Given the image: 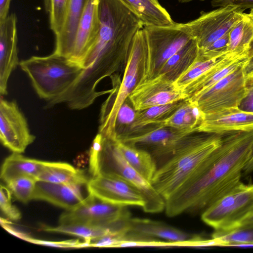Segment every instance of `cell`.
<instances>
[{"label":"cell","mask_w":253,"mask_h":253,"mask_svg":"<svg viewBox=\"0 0 253 253\" xmlns=\"http://www.w3.org/2000/svg\"><path fill=\"white\" fill-rule=\"evenodd\" d=\"M100 28L96 39L79 63L83 71L66 92L75 104L88 107L105 91L97 90L104 78L120 80L137 33L144 25L119 0H98Z\"/></svg>","instance_id":"cell-1"},{"label":"cell","mask_w":253,"mask_h":253,"mask_svg":"<svg viewBox=\"0 0 253 253\" xmlns=\"http://www.w3.org/2000/svg\"><path fill=\"white\" fill-rule=\"evenodd\" d=\"M253 158V129L223 132L219 157L195 182L165 200L166 215L202 212L241 181Z\"/></svg>","instance_id":"cell-2"},{"label":"cell","mask_w":253,"mask_h":253,"mask_svg":"<svg viewBox=\"0 0 253 253\" xmlns=\"http://www.w3.org/2000/svg\"><path fill=\"white\" fill-rule=\"evenodd\" d=\"M223 132H196L157 168L151 181L165 200L198 179L222 150Z\"/></svg>","instance_id":"cell-3"},{"label":"cell","mask_w":253,"mask_h":253,"mask_svg":"<svg viewBox=\"0 0 253 253\" xmlns=\"http://www.w3.org/2000/svg\"><path fill=\"white\" fill-rule=\"evenodd\" d=\"M89 171L93 176L118 175L138 189L143 195L145 212L156 213L165 211V200L147 180L125 160L114 140L98 133L89 152Z\"/></svg>","instance_id":"cell-4"},{"label":"cell","mask_w":253,"mask_h":253,"mask_svg":"<svg viewBox=\"0 0 253 253\" xmlns=\"http://www.w3.org/2000/svg\"><path fill=\"white\" fill-rule=\"evenodd\" d=\"M19 65L40 98L47 102L64 94L83 71L78 65L54 53L46 56H33L22 60Z\"/></svg>","instance_id":"cell-5"},{"label":"cell","mask_w":253,"mask_h":253,"mask_svg":"<svg viewBox=\"0 0 253 253\" xmlns=\"http://www.w3.org/2000/svg\"><path fill=\"white\" fill-rule=\"evenodd\" d=\"M146 46V36L143 28L135 35L120 84L113 86L110 96L101 107L98 133L105 138L117 139L115 126L117 114L139 82Z\"/></svg>","instance_id":"cell-6"},{"label":"cell","mask_w":253,"mask_h":253,"mask_svg":"<svg viewBox=\"0 0 253 253\" xmlns=\"http://www.w3.org/2000/svg\"><path fill=\"white\" fill-rule=\"evenodd\" d=\"M253 212V184L240 182L205 210L202 221L214 231L227 232L242 225Z\"/></svg>","instance_id":"cell-7"},{"label":"cell","mask_w":253,"mask_h":253,"mask_svg":"<svg viewBox=\"0 0 253 253\" xmlns=\"http://www.w3.org/2000/svg\"><path fill=\"white\" fill-rule=\"evenodd\" d=\"M146 40L139 83L158 76L166 62L192 39L176 27L144 26Z\"/></svg>","instance_id":"cell-8"},{"label":"cell","mask_w":253,"mask_h":253,"mask_svg":"<svg viewBox=\"0 0 253 253\" xmlns=\"http://www.w3.org/2000/svg\"><path fill=\"white\" fill-rule=\"evenodd\" d=\"M244 9L232 7H218L203 12L195 20L176 23V27L197 43L199 49L205 48L228 33L243 17Z\"/></svg>","instance_id":"cell-9"},{"label":"cell","mask_w":253,"mask_h":253,"mask_svg":"<svg viewBox=\"0 0 253 253\" xmlns=\"http://www.w3.org/2000/svg\"><path fill=\"white\" fill-rule=\"evenodd\" d=\"M245 64L208 89L189 99L195 101L205 115L238 107L247 94Z\"/></svg>","instance_id":"cell-10"},{"label":"cell","mask_w":253,"mask_h":253,"mask_svg":"<svg viewBox=\"0 0 253 253\" xmlns=\"http://www.w3.org/2000/svg\"><path fill=\"white\" fill-rule=\"evenodd\" d=\"M196 132L193 129L163 127L118 140L129 146L148 151L155 160L158 168L169 159L190 135Z\"/></svg>","instance_id":"cell-11"},{"label":"cell","mask_w":253,"mask_h":253,"mask_svg":"<svg viewBox=\"0 0 253 253\" xmlns=\"http://www.w3.org/2000/svg\"><path fill=\"white\" fill-rule=\"evenodd\" d=\"M130 216L126 206L109 203L88 194L78 207L62 214L59 223L104 226Z\"/></svg>","instance_id":"cell-12"},{"label":"cell","mask_w":253,"mask_h":253,"mask_svg":"<svg viewBox=\"0 0 253 253\" xmlns=\"http://www.w3.org/2000/svg\"><path fill=\"white\" fill-rule=\"evenodd\" d=\"M88 194L112 204L122 206H137L142 209L145 198L135 186L116 174L93 176L86 183Z\"/></svg>","instance_id":"cell-13"},{"label":"cell","mask_w":253,"mask_h":253,"mask_svg":"<svg viewBox=\"0 0 253 253\" xmlns=\"http://www.w3.org/2000/svg\"><path fill=\"white\" fill-rule=\"evenodd\" d=\"M36 137L29 129L27 120L15 101L0 100V139L13 153H23Z\"/></svg>","instance_id":"cell-14"},{"label":"cell","mask_w":253,"mask_h":253,"mask_svg":"<svg viewBox=\"0 0 253 253\" xmlns=\"http://www.w3.org/2000/svg\"><path fill=\"white\" fill-rule=\"evenodd\" d=\"M187 98L183 91L162 75L139 83L128 100L135 111L166 105Z\"/></svg>","instance_id":"cell-15"},{"label":"cell","mask_w":253,"mask_h":253,"mask_svg":"<svg viewBox=\"0 0 253 253\" xmlns=\"http://www.w3.org/2000/svg\"><path fill=\"white\" fill-rule=\"evenodd\" d=\"M17 17L8 16L0 24V93L7 94V84L12 72L19 64L17 48Z\"/></svg>","instance_id":"cell-16"},{"label":"cell","mask_w":253,"mask_h":253,"mask_svg":"<svg viewBox=\"0 0 253 253\" xmlns=\"http://www.w3.org/2000/svg\"><path fill=\"white\" fill-rule=\"evenodd\" d=\"M100 28L98 0H87L69 60L78 65L95 42Z\"/></svg>","instance_id":"cell-17"},{"label":"cell","mask_w":253,"mask_h":253,"mask_svg":"<svg viewBox=\"0 0 253 253\" xmlns=\"http://www.w3.org/2000/svg\"><path fill=\"white\" fill-rule=\"evenodd\" d=\"M82 185L37 180L32 199L46 201L68 211L72 210L81 204L85 199L82 192Z\"/></svg>","instance_id":"cell-18"},{"label":"cell","mask_w":253,"mask_h":253,"mask_svg":"<svg viewBox=\"0 0 253 253\" xmlns=\"http://www.w3.org/2000/svg\"><path fill=\"white\" fill-rule=\"evenodd\" d=\"M253 129V113L245 111L237 107L205 114L198 132L219 133Z\"/></svg>","instance_id":"cell-19"},{"label":"cell","mask_w":253,"mask_h":253,"mask_svg":"<svg viewBox=\"0 0 253 253\" xmlns=\"http://www.w3.org/2000/svg\"><path fill=\"white\" fill-rule=\"evenodd\" d=\"M128 231L144 237L181 243L193 247L198 235L190 234L166 223L146 218L130 217Z\"/></svg>","instance_id":"cell-20"},{"label":"cell","mask_w":253,"mask_h":253,"mask_svg":"<svg viewBox=\"0 0 253 253\" xmlns=\"http://www.w3.org/2000/svg\"><path fill=\"white\" fill-rule=\"evenodd\" d=\"M247 53L233 54L228 52L222 61L189 84L183 89V93L187 98H192L208 89L221 79L244 65L248 61Z\"/></svg>","instance_id":"cell-21"},{"label":"cell","mask_w":253,"mask_h":253,"mask_svg":"<svg viewBox=\"0 0 253 253\" xmlns=\"http://www.w3.org/2000/svg\"><path fill=\"white\" fill-rule=\"evenodd\" d=\"M86 0H71L63 27L60 33L55 36V46L53 53L68 60Z\"/></svg>","instance_id":"cell-22"},{"label":"cell","mask_w":253,"mask_h":253,"mask_svg":"<svg viewBox=\"0 0 253 253\" xmlns=\"http://www.w3.org/2000/svg\"><path fill=\"white\" fill-rule=\"evenodd\" d=\"M41 230L74 235L83 238L84 241L90 240L108 235L121 234L126 232L127 223L126 219H121L107 225L83 224L61 225L56 227L43 226Z\"/></svg>","instance_id":"cell-23"},{"label":"cell","mask_w":253,"mask_h":253,"mask_svg":"<svg viewBox=\"0 0 253 253\" xmlns=\"http://www.w3.org/2000/svg\"><path fill=\"white\" fill-rule=\"evenodd\" d=\"M143 23L144 26L173 27L176 24L157 0H119Z\"/></svg>","instance_id":"cell-24"},{"label":"cell","mask_w":253,"mask_h":253,"mask_svg":"<svg viewBox=\"0 0 253 253\" xmlns=\"http://www.w3.org/2000/svg\"><path fill=\"white\" fill-rule=\"evenodd\" d=\"M36 179L52 183L81 185L86 184L88 181L82 170L77 169L68 163L46 161Z\"/></svg>","instance_id":"cell-25"},{"label":"cell","mask_w":253,"mask_h":253,"mask_svg":"<svg viewBox=\"0 0 253 253\" xmlns=\"http://www.w3.org/2000/svg\"><path fill=\"white\" fill-rule=\"evenodd\" d=\"M204 117L205 114L200 110L196 102L186 98L171 115L157 124L160 127L189 129L198 132V128L203 121Z\"/></svg>","instance_id":"cell-26"},{"label":"cell","mask_w":253,"mask_h":253,"mask_svg":"<svg viewBox=\"0 0 253 253\" xmlns=\"http://www.w3.org/2000/svg\"><path fill=\"white\" fill-rule=\"evenodd\" d=\"M44 161L29 158L21 153H13L4 161L0 178L5 183L16 177L29 176L36 179L43 167Z\"/></svg>","instance_id":"cell-27"},{"label":"cell","mask_w":253,"mask_h":253,"mask_svg":"<svg viewBox=\"0 0 253 253\" xmlns=\"http://www.w3.org/2000/svg\"><path fill=\"white\" fill-rule=\"evenodd\" d=\"M198 51L196 41L191 39L166 62L158 75L173 83L195 61Z\"/></svg>","instance_id":"cell-28"},{"label":"cell","mask_w":253,"mask_h":253,"mask_svg":"<svg viewBox=\"0 0 253 253\" xmlns=\"http://www.w3.org/2000/svg\"><path fill=\"white\" fill-rule=\"evenodd\" d=\"M126 162L139 174L151 182L157 169V164L148 151L114 140Z\"/></svg>","instance_id":"cell-29"},{"label":"cell","mask_w":253,"mask_h":253,"mask_svg":"<svg viewBox=\"0 0 253 253\" xmlns=\"http://www.w3.org/2000/svg\"><path fill=\"white\" fill-rule=\"evenodd\" d=\"M184 100L152 107L141 111H136L135 120L130 125L127 133L119 139L132 135L145 126L166 119L183 104Z\"/></svg>","instance_id":"cell-30"},{"label":"cell","mask_w":253,"mask_h":253,"mask_svg":"<svg viewBox=\"0 0 253 253\" xmlns=\"http://www.w3.org/2000/svg\"><path fill=\"white\" fill-rule=\"evenodd\" d=\"M229 53H247L253 41V18L249 14L244 13L242 18L229 31Z\"/></svg>","instance_id":"cell-31"},{"label":"cell","mask_w":253,"mask_h":253,"mask_svg":"<svg viewBox=\"0 0 253 253\" xmlns=\"http://www.w3.org/2000/svg\"><path fill=\"white\" fill-rule=\"evenodd\" d=\"M211 239L214 246L253 244V224L241 225L227 232L214 231Z\"/></svg>","instance_id":"cell-32"},{"label":"cell","mask_w":253,"mask_h":253,"mask_svg":"<svg viewBox=\"0 0 253 253\" xmlns=\"http://www.w3.org/2000/svg\"><path fill=\"white\" fill-rule=\"evenodd\" d=\"M228 53L209 60H200L196 59L193 64L173 82V84L183 91L189 84L222 61Z\"/></svg>","instance_id":"cell-33"},{"label":"cell","mask_w":253,"mask_h":253,"mask_svg":"<svg viewBox=\"0 0 253 253\" xmlns=\"http://www.w3.org/2000/svg\"><path fill=\"white\" fill-rule=\"evenodd\" d=\"M33 177L22 176L14 178L6 183V186L18 201L27 203L33 200V195L37 182Z\"/></svg>","instance_id":"cell-34"},{"label":"cell","mask_w":253,"mask_h":253,"mask_svg":"<svg viewBox=\"0 0 253 253\" xmlns=\"http://www.w3.org/2000/svg\"><path fill=\"white\" fill-rule=\"evenodd\" d=\"M71 0H51L50 27L55 36L61 31L65 23Z\"/></svg>","instance_id":"cell-35"},{"label":"cell","mask_w":253,"mask_h":253,"mask_svg":"<svg viewBox=\"0 0 253 253\" xmlns=\"http://www.w3.org/2000/svg\"><path fill=\"white\" fill-rule=\"evenodd\" d=\"M229 33L213 42L210 45L199 49L197 60H209L219 57L228 53L229 45Z\"/></svg>","instance_id":"cell-36"},{"label":"cell","mask_w":253,"mask_h":253,"mask_svg":"<svg viewBox=\"0 0 253 253\" xmlns=\"http://www.w3.org/2000/svg\"><path fill=\"white\" fill-rule=\"evenodd\" d=\"M136 112L132 106L131 107L126 101L121 106L118 113L116 122L117 139L127 133L130 125L135 120Z\"/></svg>","instance_id":"cell-37"},{"label":"cell","mask_w":253,"mask_h":253,"mask_svg":"<svg viewBox=\"0 0 253 253\" xmlns=\"http://www.w3.org/2000/svg\"><path fill=\"white\" fill-rule=\"evenodd\" d=\"M12 193L7 186L2 185L0 188V207L3 213L9 218L17 220L21 218V214L18 209L11 202Z\"/></svg>","instance_id":"cell-38"},{"label":"cell","mask_w":253,"mask_h":253,"mask_svg":"<svg viewBox=\"0 0 253 253\" xmlns=\"http://www.w3.org/2000/svg\"><path fill=\"white\" fill-rule=\"evenodd\" d=\"M27 241L38 245L63 248H81L87 247L86 242L85 241L84 242H81L79 240H69L54 242L37 239L30 237L27 239Z\"/></svg>","instance_id":"cell-39"},{"label":"cell","mask_w":253,"mask_h":253,"mask_svg":"<svg viewBox=\"0 0 253 253\" xmlns=\"http://www.w3.org/2000/svg\"><path fill=\"white\" fill-rule=\"evenodd\" d=\"M246 78L247 94L238 108L242 110L253 113V74Z\"/></svg>","instance_id":"cell-40"},{"label":"cell","mask_w":253,"mask_h":253,"mask_svg":"<svg viewBox=\"0 0 253 253\" xmlns=\"http://www.w3.org/2000/svg\"><path fill=\"white\" fill-rule=\"evenodd\" d=\"M211 4L213 7L229 6L245 10L253 8V0H212Z\"/></svg>","instance_id":"cell-41"},{"label":"cell","mask_w":253,"mask_h":253,"mask_svg":"<svg viewBox=\"0 0 253 253\" xmlns=\"http://www.w3.org/2000/svg\"><path fill=\"white\" fill-rule=\"evenodd\" d=\"M0 222L1 226L4 228L6 231L11 234L14 235V236L20 238L23 240L27 241V239L30 237L28 234L26 233H23L19 231L16 230L15 229L13 228L11 226H10L8 221L5 219H3L1 217L0 218Z\"/></svg>","instance_id":"cell-42"},{"label":"cell","mask_w":253,"mask_h":253,"mask_svg":"<svg viewBox=\"0 0 253 253\" xmlns=\"http://www.w3.org/2000/svg\"><path fill=\"white\" fill-rule=\"evenodd\" d=\"M248 61L244 67L246 77L253 74V41L248 51Z\"/></svg>","instance_id":"cell-43"},{"label":"cell","mask_w":253,"mask_h":253,"mask_svg":"<svg viewBox=\"0 0 253 253\" xmlns=\"http://www.w3.org/2000/svg\"><path fill=\"white\" fill-rule=\"evenodd\" d=\"M12 0H0V24L8 17L10 2Z\"/></svg>","instance_id":"cell-44"},{"label":"cell","mask_w":253,"mask_h":253,"mask_svg":"<svg viewBox=\"0 0 253 253\" xmlns=\"http://www.w3.org/2000/svg\"><path fill=\"white\" fill-rule=\"evenodd\" d=\"M253 224V212L243 222L242 225Z\"/></svg>","instance_id":"cell-45"},{"label":"cell","mask_w":253,"mask_h":253,"mask_svg":"<svg viewBox=\"0 0 253 253\" xmlns=\"http://www.w3.org/2000/svg\"><path fill=\"white\" fill-rule=\"evenodd\" d=\"M51 0H44L45 11L49 12Z\"/></svg>","instance_id":"cell-46"},{"label":"cell","mask_w":253,"mask_h":253,"mask_svg":"<svg viewBox=\"0 0 253 253\" xmlns=\"http://www.w3.org/2000/svg\"><path fill=\"white\" fill-rule=\"evenodd\" d=\"M193 0H178V1L181 3L189 2L193 1Z\"/></svg>","instance_id":"cell-47"},{"label":"cell","mask_w":253,"mask_h":253,"mask_svg":"<svg viewBox=\"0 0 253 253\" xmlns=\"http://www.w3.org/2000/svg\"><path fill=\"white\" fill-rule=\"evenodd\" d=\"M249 14L253 18V8L251 9L250 12Z\"/></svg>","instance_id":"cell-48"}]
</instances>
